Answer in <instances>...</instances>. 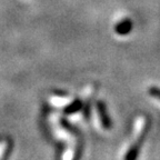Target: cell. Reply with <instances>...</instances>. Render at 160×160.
I'll list each match as a JSON object with an SVG mask.
<instances>
[{"label": "cell", "instance_id": "obj_1", "mask_svg": "<svg viewBox=\"0 0 160 160\" xmlns=\"http://www.w3.org/2000/svg\"><path fill=\"white\" fill-rule=\"evenodd\" d=\"M97 110L100 116V121H101L102 127L105 128V129H110V128L112 127V122H111V119H110L109 113H108L107 107H106L103 101H98Z\"/></svg>", "mask_w": 160, "mask_h": 160}, {"label": "cell", "instance_id": "obj_2", "mask_svg": "<svg viewBox=\"0 0 160 160\" xmlns=\"http://www.w3.org/2000/svg\"><path fill=\"white\" fill-rule=\"evenodd\" d=\"M115 30H116V32L120 36L128 35V33L132 30V21L130 19H128V18H126V19L121 20L120 22H118L117 25H116Z\"/></svg>", "mask_w": 160, "mask_h": 160}, {"label": "cell", "instance_id": "obj_3", "mask_svg": "<svg viewBox=\"0 0 160 160\" xmlns=\"http://www.w3.org/2000/svg\"><path fill=\"white\" fill-rule=\"evenodd\" d=\"M140 145H141V139L138 141L137 145H133L132 147L130 148L129 151L127 152V155L125 156V159L129 160V159H136L139 155V148H140Z\"/></svg>", "mask_w": 160, "mask_h": 160}, {"label": "cell", "instance_id": "obj_4", "mask_svg": "<svg viewBox=\"0 0 160 160\" xmlns=\"http://www.w3.org/2000/svg\"><path fill=\"white\" fill-rule=\"evenodd\" d=\"M81 107H82L81 101H79V100H75L71 105H69L67 108H66L65 112L66 113H75V112H77V111H79V110L81 109Z\"/></svg>", "mask_w": 160, "mask_h": 160}, {"label": "cell", "instance_id": "obj_5", "mask_svg": "<svg viewBox=\"0 0 160 160\" xmlns=\"http://www.w3.org/2000/svg\"><path fill=\"white\" fill-rule=\"evenodd\" d=\"M149 95H151L152 97H155V98H157L158 100H160V88L150 87L149 88Z\"/></svg>", "mask_w": 160, "mask_h": 160}]
</instances>
